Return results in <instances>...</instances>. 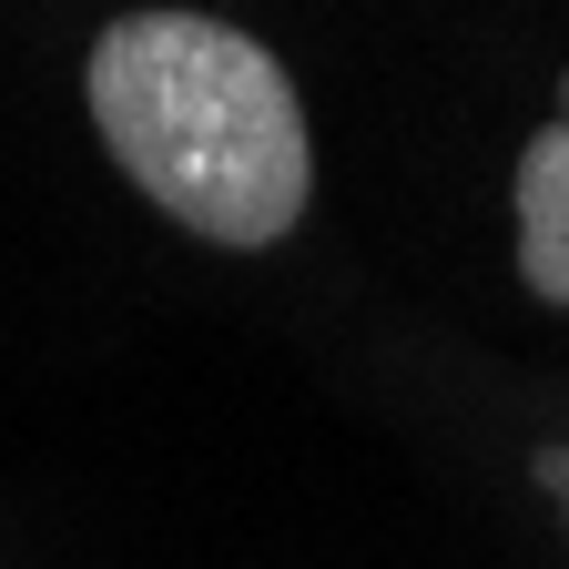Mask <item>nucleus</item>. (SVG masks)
Returning a JSON list of instances; mask_svg holds the SVG:
<instances>
[{
	"mask_svg": "<svg viewBox=\"0 0 569 569\" xmlns=\"http://www.w3.org/2000/svg\"><path fill=\"white\" fill-rule=\"evenodd\" d=\"M92 122L112 163L213 244H274L316 193L284 61L203 11H122L92 41Z\"/></svg>",
	"mask_w": 569,
	"mask_h": 569,
	"instance_id": "f257e3e1",
	"label": "nucleus"
},
{
	"mask_svg": "<svg viewBox=\"0 0 569 569\" xmlns=\"http://www.w3.org/2000/svg\"><path fill=\"white\" fill-rule=\"evenodd\" d=\"M519 274L529 296L569 306V71H559V122L519 153Z\"/></svg>",
	"mask_w": 569,
	"mask_h": 569,
	"instance_id": "f03ea898",
	"label": "nucleus"
}]
</instances>
